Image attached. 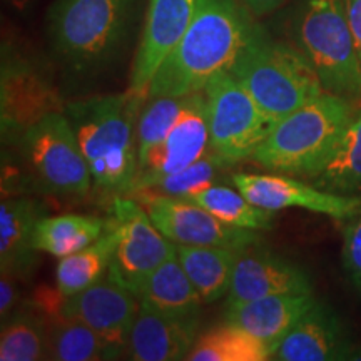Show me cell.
<instances>
[{"mask_svg":"<svg viewBox=\"0 0 361 361\" xmlns=\"http://www.w3.org/2000/svg\"><path fill=\"white\" fill-rule=\"evenodd\" d=\"M139 0H54L47 12L52 52L75 78H90L116 61L128 42Z\"/></svg>","mask_w":361,"mask_h":361,"instance_id":"3","label":"cell"},{"mask_svg":"<svg viewBox=\"0 0 361 361\" xmlns=\"http://www.w3.org/2000/svg\"><path fill=\"white\" fill-rule=\"evenodd\" d=\"M295 37L324 92L361 106V62L345 0H305L295 19Z\"/></svg>","mask_w":361,"mask_h":361,"instance_id":"6","label":"cell"},{"mask_svg":"<svg viewBox=\"0 0 361 361\" xmlns=\"http://www.w3.org/2000/svg\"><path fill=\"white\" fill-rule=\"evenodd\" d=\"M313 293L274 295L226 306V322L246 329L268 346L273 356L298 319L314 305Z\"/></svg>","mask_w":361,"mask_h":361,"instance_id":"20","label":"cell"},{"mask_svg":"<svg viewBox=\"0 0 361 361\" xmlns=\"http://www.w3.org/2000/svg\"><path fill=\"white\" fill-rule=\"evenodd\" d=\"M231 183L252 204L274 213L288 207H300L338 221L353 219L361 214V197L328 192L295 176L233 173Z\"/></svg>","mask_w":361,"mask_h":361,"instance_id":"14","label":"cell"},{"mask_svg":"<svg viewBox=\"0 0 361 361\" xmlns=\"http://www.w3.org/2000/svg\"><path fill=\"white\" fill-rule=\"evenodd\" d=\"M139 310L137 296L107 274L92 286L64 298L59 314L92 328L106 343L109 360H114L124 355Z\"/></svg>","mask_w":361,"mask_h":361,"instance_id":"13","label":"cell"},{"mask_svg":"<svg viewBox=\"0 0 361 361\" xmlns=\"http://www.w3.org/2000/svg\"><path fill=\"white\" fill-rule=\"evenodd\" d=\"M20 278L8 271H0V319L7 322L8 316L19 308Z\"/></svg>","mask_w":361,"mask_h":361,"instance_id":"33","label":"cell"},{"mask_svg":"<svg viewBox=\"0 0 361 361\" xmlns=\"http://www.w3.org/2000/svg\"><path fill=\"white\" fill-rule=\"evenodd\" d=\"M200 319H180L141 306L130 329L126 358L133 361L188 360L197 340Z\"/></svg>","mask_w":361,"mask_h":361,"instance_id":"18","label":"cell"},{"mask_svg":"<svg viewBox=\"0 0 361 361\" xmlns=\"http://www.w3.org/2000/svg\"><path fill=\"white\" fill-rule=\"evenodd\" d=\"M229 72L273 123L324 92L303 51L273 39L258 22Z\"/></svg>","mask_w":361,"mask_h":361,"instance_id":"4","label":"cell"},{"mask_svg":"<svg viewBox=\"0 0 361 361\" xmlns=\"http://www.w3.org/2000/svg\"><path fill=\"white\" fill-rule=\"evenodd\" d=\"M209 151V123L204 90L186 96L173 128L139 162V173L129 196L152 189L171 174L186 169Z\"/></svg>","mask_w":361,"mask_h":361,"instance_id":"12","label":"cell"},{"mask_svg":"<svg viewBox=\"0 0 361 361\" xmlns=\"http://www.w3.org/2000/svg\"><path fill=\"white\" fill-rule=\"evenodd\" d=\"M45 360L99 361L109 360V351L102 338L87 324L56 314L47 326Z\"/></svg>","mask_w":361,"mask_h":361,"instance_id":"28","label":"cell"},{"mask_svg":"<svg viewBox=\"0 0 361 361\" xmlns=\"http://www.w3.org/2000/svg\"><path fill=\"white\" fill-rule=\"evenodd\" d=\"M231 168V164H228L219 156H216L213 151H207L201 159L192 162L191 166L179 171V173L168 176L152 189H147V191L183 197V200H192L194 196L206 191L207 188L219 184L223 176Z\"/></svg>","mask_w":361,"mask_h":361,"instance_id":"30","label":"cell"},{"mask_svg":"<svg viewBox=\"0 0 361 361\" xmlns=\"http://www.w3.org/2000/svg\"><path fill=\"white\" fill-rule=\"evenodd\" d=\"M343 268L355 290L361 293V214L346 226L341 251Z\"/></svg>","mask_w":361,"mask_h":361,"instance_id":"32","label":"cell"},{"mask_svg":"<svg viewBox=\"0 0 361 361\" xmlns=\"http://www.w3.org/2000/svg\"><path fill=\"white\" fill-rule=\"evenodd\" d=\"M47 326L37 306H19L2 323L0 333V360L37 361L45 360Z\"/></svg>","mask_w":361,"mask_h":361,"instance_id":"27","label":"cell"},{"mask_svg":"<svg viewBox=\"0 0 361 361\" xmlns=\"http://www.w3.org/2000/svg\"><path fill=\"white\" fill-rule=\"evenodd\" d=\"M191 201L197 202L223 223L236 228L266 231L274 224V211L252 204L236 186L229 188L223 183L214 184L194 196Z\"/></svg>","mask_w":361,"mask_h":361,"instance_id":"29","label":"cell"},{"mask_svg":"<svg viewBox=\"0 0 361 361\" xmlns=\"http://www.w3.org/2000/svg\"><path fill=\"white\" fill-rule=\"evenodd\" d=\"M348 355L350 341L340 318L326 305L314 301L283 338L271 360L328 361L345 360Z\"/></svg>","mask_w":361,"mask_h":361,"instance_id":"17","label":"cell"},{"mask_svg":"<svg viewBox=\"0 0 361 361\" xmlns=\"http://www.w3.org/2000/svg\"><path fill=\"white\" fill-rule=\"evenodd\" d=\"M117 243L119 231L116 221L111 218L106 231L92 245L61 258L56 269V290L67 298L106 278L109 274Z\"/></svg>","mask_w":361,"mask_h":361,"instance_id":"23","label":"cell"},{"mask_svg":"<svg viewBox=\"0 0 361 361\" xmlns=\"http://www.w3.org/2000/svg\"><path fill=\"white\" fill-rule=\"evenodd\" d=\"M0 101L2 141L8 147L42 117L66 107L47 75L27 59L7 52L6 47L2 54Z\"/></svg>","mask_w":361,"mask_h":361,"instance_id":"11","label":"cell"},{"mask_svg":"<svg viewBox=\"0 0 361 361\" xmlns=\"http://www.w3.org/2000/svg\"><path fill=\"white\" fill-rule=\"evenodd\" d=\"M197 0H149L141 42L134 57L129 90L147 99V89L162 62L186 34Z\"/></svg>","mask_w":361,"mask_h":361,"instance_id":"15","label":"cell"},{"mask_svg":"<svg viewBox=\"0 0 361 361\" xmlns=\"http://www.w3.org/2000/svg\"><path fill=\"white\" fill-rule=\"evenodd\" d=\"M209 123V151L233 168L252 159L274 123L229 71L204 87Z\"/></svg>","mask_w":361,"mask_h":361,"instance_id":"8","label":"cell"},{"mask_svg":"<svg viewBox=\"0 0 361 361\" xmlns=\"http://www.w3.org/2000/svg\"><path fill=\"white\" fill-rule=\"evenodd\" d=\"M356 107L323 92L274 123L252 161L271 173L311 179L335 151Z\"/></svg>","mask_w":361,"mask_h":361,"instance_id":"5","label":"cell"},{"mask_svg":"<svg viewBox=\"0 0 361 361\" xmlns=\"http://www.w3.org/2000/svg\"><path fill=\"white\" fill-rule=\"evenodd\" d=\"M7 2L16 8H19V11H22V8H25L27 6H29L30 0H7Z\"/></svg>","mask_w":361,"mask_h":361,"instance_id":"36","label":"cell"},{"mask_svg":"<svg viewBox=\"0 0 361 361\" xmlns=\"http://www.w3.org/2000/svg\"><path fill=\"white\" fill-rule=\"evenodd\" d=\"M255 17L241 0H197L191 24L162 62L147 97H184L200 92L229 71L250 39Z\"/></svg>","mask_w":361,"mask_h":361,"instance_id":"1","label":"cell"},{"mask_svg":"<svg viewBox=\"0 0 361 361\" xmlns=\"http://www.w3.org/2000/svg\"><path fill=\"white\" fill-rule=\"evenodd\" d=\"M29 183L49 196L82 200L92 174L64 111H54L30 126L13 144Z\"/></svg>","mask_w":361,"mask_h":361,"instance_id":"7","label":"cell"},{"mask_svg":"<svg viewBox=\"0 0 361 361\" xmlns=\"http://www.w3.org/2000/svg\"><path fill=\"white\" fill-rule=\"evenodd\" d=\"M252 17H264L268 13L278 11L286 0H241Z\"/></svg>","mask_w":361,"mask_h":361,"instance_id":"35","label":"cell"},{"mask_svg":"<svg viewBox=\"0 0 361 361\" xmlns=\"http://www.w3.org/2000/svg\"><path fill=\"white\" fill-rule=\"evenodd\" d=\"M130 197L146 207L156 228L174 245L221 246L243 251L261 243L258 231L226 224L191 200L154 191H141Z\"/></svg>","mask_w":361,"mask_h":361,"instance_id":"10","label":"cell"},{"mask_svg":"<svg viewBox=\"0 0 361 361\" xmlns=\"http://www.w3.org/2000/svg\"><path fill=\"white\" fill-rule=\"evenodd\" d=\"M345 11L361 62V0H345Z\"/></svg>","mask_w":361,"mask_h":361,"instance_id":"34","label":"cell"},{"mask_svg":"<svg viewBox=\"0 0 361 361\" xmlns=\"http://www.w3.org/2000/svg\"><path fill=\"white\" fill-rule=\"evenodd\" d=\"M288 293H313L310 276L300 266L261 247V243L239 251L226 306Z\"/></svg>","mask_w":361,"mask_h":361,"instance_id":"16","label":"cell"},{"mask_svg":"<svg viewBox=\"0 0 361 361\" xmlns=\"http://www.w3.org/2000/svg\"><path fill=\"white\" fill-rule=\"evenodd\" d=\"M184 97H147L135 129L139 162L168 135L183 109Z\"/></svg>","mask_w":361,"mask_h":361,"instance_id":"31","label":"cell"},{"mask_svg":"<svg viewBox=\"0 0 361 361\" xmlns=\"http://www.w3.org/2000/svg\"><path fill=\"white\" fill-rule=\"evenodd\" d=\"M109 219L89 214L44 216L34 234L39 251L64 258L92 245L106 231Z\"/></svg>","mask_w":361,"mask_h":361,"instance_id":"25","label":"cell"},{"mask_svg":"<svg viewBox=\"0 0 361 361\" xmlns=\"http://www.w3.org/2000/svg\"><path fill=\"white\" fill-rule=\"evenodd\" d=\"M176 252L202 303L228 296L239 251L221 246L176 245Z\"/></svg>","mask_w":361,"mask_h":361,"instance_id":"22","label":"cell"},{"mask_svg":"<svg viewBox=\"0 0 361 361\" xmlns=\"http://www.w3.org/2000/svg\"><path fill=\"white\" fill-rule=\"evenodd\" d=\"M45 209L29 196L4 197L0 204V271L20 279L32 276L39 259L34 234Z\"/></svg>","mask_w":361,"mask_h":361,"instance_id":"19","label":"cell"},{"mask_svg":"<svg viewBox=\"0 0 361 361\" xmlns=\"http://www.w3.org/2000/svg\"><path fill=\"white\" fill-rule=\"evenodd\" d=\"M112 219L119 231L109 276L137 295L149 274L176 252V245L162 234L141 202L130 196H116Z\"/></svg>","mask_w":361,"mask_h":361,"instance_id":"9","label":"cell"},{"mask_svg":"<svg viewBox=\"0 0 361 361\" xmlns=\"http://www.w3.org/2000/svg\"><path fill=\"white\" fill-rule=\"evenodd\" d=\"M146 99L133 90L66 104L64 112L87 161L94 186L129 196L139 173L135 129Z\"/></svg>","mask_w":361,"mask_h":361,"instance_id":"2","label":"cell"},{"mask_svg":"<svg viewBox=\"0 0 361 361\" xmlns=\"http://www.w3.org/2000/svg\"><path fill=\"white\" fill-rule=\"evenodd\" d=\"M191 361H266L271 351L263 341L236 324L224 322L197 336L191 353Z\"/></svg>","mask_w":361,"mask_h":361,"instance_id":"26","label":"cell"},{"mask_svg":"<svg viewBox=\"0 0 361 361\" xmlns=\"http://www.w3.org/2000/svg\"><path fill=\"white\" fill-rule=\"evenodd\" d=\"M308 180L328 192L361 197V106L356 107L335 151Z\"/></svg>","mask_w":361,"mask_h":361,"instance_id":"24","label":"cell"},{"mask_svg":"<svg viewBox=\"0 0 361 361\" xmlns=\"http://www.w3.org/2000/svg\"><path fill=\"white\" fill-rule=\"evenodd\" d=\"M141 306L180 319H200L202 300L178 258L169 256L149 274L137 291Z\"/></svg>","mask_w":361,"mask_h":361,"instance_id":"21","label":"cell"}]
</instances>
